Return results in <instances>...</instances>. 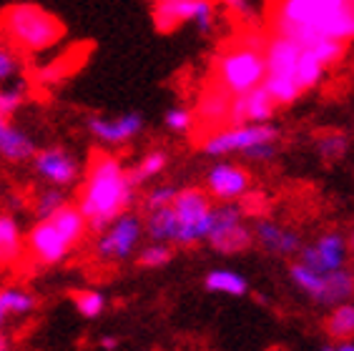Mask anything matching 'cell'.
Returning <instances> with one entry per match:
<instances>
[{"mask_svg": "<svg viewBox=\"0 0 354 351\" xmlns=\"http://www.w3.org/2000/svg\"><path fill=\"white\" fill-rule=\"evenodd\" d=\"M272 33L312 48L322 38L354 41V0H274Z\"/></svg>", "mask_w": 354, "mask_h": 351, "instance_id": "obj_1", "label": "cell"}, {"mask_svg": "<svg viewBox=\"0 0 354 351\" xmlns=\"http://www.w3.org/2000/svg\"><path fill=\"white\" fill-rule=\"evenodd\" d=\"M136 198V186L131 183L129 171L111 153H93L78 191V209L86 216L88 229L101 234L123 211L131 209Z\"/></svg>", "mask_w": 354, "mask_h": 351, "instance_id": "obj_2", "label": "cell"}, {"mask_svg": "<svg viewBox=\"0 0 354 351\" xmlns=\"http://www.w3.org/2000/svg\"><path fill=\"white\" fill-rule=\"evenodd\" d=\"M264 43V35L252 30V28L241 30L236 35V41L226 43L216 53L212 68V81L226 88L232 95L261 86L266 75Z\"/></svg>", "mask_w": 354, "mask_h": 351, "instance_id": "obj_3", "label": "cell"}, {"mask_svg": "<svg viewBox=\"0 0 354 351\" xmlns=\"http://www.w3.org/2000/svg\"><path fill=\"white\" fill-rule=\"evenodd\" d=\"M6 41L18 53H46L66 38V26L38 3H10L0 13Z\"/></svg>", "mask_w": 354, "mask_h": 351, "instance_id": "obj_4", "label": "cell"}, {"mask_svg": "<svg viewBox=\"0 0 354 351\" xmlns=\"http://www.w3.org/2000/svg\"><path fill=\"white\" fill-rule=\"evenodd\" d=\"M301 46L292 38L279 33H272L264 43V61L266 75L261 86L272 95L277 106H289L301 95V88L297 83V61H299Z\"/></svg>", "mask_w": 354, "mask_h": 351, "instance_id": "obj_5", "label": "cell"}, {"mask_svg": "<svg viewBox=\"0 0 354 351\" xmlns=\"http://www.w3.org/2000/svg\"><path fill=\"white\" fill-rule=\"evenodd\" d=\"M171 209L176 214L178 234L176 243L191 246V243L204 241L212 229V201L201 189H184L176 191V196L171 201Z\"/></svg>", "mask_w": 354, "mask_h": 351, "instance_id": "obj_6", "label": "cell"}, {"mask_svg": "<svg viewBox=\"0 0 354 351\" xmlns=\"http://www.w3.org/2000/svg\"><path fill=\"white\" fill-rule=\"evenodd\" d=\"M151 15L161 33H171L184 23H196L201 33H209L216 23V0H158Z\"/></svg>", "mask_w": 354, "mask_h": 351, "instance_id": "obj_7", "label": "cell"}, {"mask_svg": "<svg viewBox=\"0 0 354 351\" xmlns=\"http://www.w3.org/2000/svg\"><path fill=\"white\" fill-rule=\"evenodd\" d=\"M279 131L269 123H239V126H221L204 135L201 149L209 155H226V153H244L252 146L259 143H274Z\"/></svg>", "mask_w": 354, "mask_h": 351, "instance_id": "obj_8", "label": "cell"}, {"mask_svg": "<svg viewBox=\"0 0 354 351\" xmlns=\"http://www.w3.org/2000/svg\"><path fill=\"white\" fill-rule=\"evenodd\" d=\"M141 238L143 221L136 214L123 211L121 216H116L101 231L98 243H95V254H98L101 261H126V258L133 256V251L138 249Z\"/></svg>", "mask_w": 354, "mask_h": 351, "instance_id": "obj_9", "label": "cell"}, {"mask_svg": "<svg viewBox=\"0 0 354 351\" xmlns=\"http://www.w3.org/2000/svg\"><path fill=\"white\" fill-rule=\"evenodd\" d=\"M35 173L41 181L55 189H71L78 178H81V163L71 151L61 149V146H48V149H38L30 158Z\"/></svg>", "mask_w": 354, "mask_h": 351, "instance_id": "obj_10", "label": "cell"}, {"mask_svg": "<svg viewBox=\"0 0 354 351\" xmlns=\"http://www.w3.org/2000/svg\"><path fill=\"white\" fill-rule=\"evenodd\" d=\"M86 129H88V133L93 135L101 146L116 149V146L133 141V138L141 133L143 115L136 113V111L118 113V115H88Z\"/></svg>", "mask_w": 354, "mask_h": 351, "instance_id": "obj_11", "label": "cell"}, {"mask_svg": "<svg viewBox=\"0 0 354 351\" xmlns=\"http://www.w3.org/2000/svg\"><path fill=\"white\" fill-rule=\"evenodd\" d=\"M26 246H28V251L33 254L35 261L46 263V266L66 261V256H68L71 249H73V246L61 236V231L55 229L50 218H38V223L28 231Z\"/></svg>", "mask_w": 354, "mask_h": 351, "instance_id": "obj_12", "label": "cell"}, {"mask_svg": "<svg viewBox=\"0 0 354 351\" xmlns=\"http://www.w3.org/2000/svg\"><path fill=\"white\" fill-rule=\"evenodd\" d=\"M229 106H232V93L221 88L218 83L209 81L196 98V108H194V121L201 131L212 133V131L229 126Z\"/></svg>", "mask_w": 354, "mask_h": 351, "instance_id": "obj_13", "label": "cell"}, {"mask_svg": "<svg viewBox=\"0 0 354 351\" xmlns=\"http://www.w3.org/2000/svg\"><path fill=\"white\" fill-rule=\"evenodd\" d=\"M274 98L266 93L264 86H257L252 91L232 95V106H229V126L239 123H266L274 113Z\"/></svg>", "mask_w": 354, "mask_h": 351, "instance_id": "obj_14", "label": "cell"}, {"mask_svg": "<svg viewBox=\"0 0 354 351\" xmlns=\"http://www.w3.org/2000/svg\"><path fill=\"white\" fill-rule=\"evenodd\" d=\"M249 173H246L241 166H234V163H216L209 173H206V191L209 196L218 198V201H239V198L246 196L249 191Z\"/></svg>", "mask_w": 354, "mask_h": 351, "instance_id": "obj_15", "label": "cell"}, {"mask_svg": "<svg viewBox=\"0 0 354 351\" xmlns=\"http://www.w3.org/2000/svg\"><path fill=\"white\" fill-rule=\"evenodd\" d=\"M344 256H347V243L339 234H327L322 236L314 246H307L301 251V263H307L309 269L327 274V271L342 269L344 266Z\"/></svg>", "mask_w": 354, "mask_h": 351, "instance_id": "obj_16", "label": "cell"}, {"mask_svg": "<svg viewBox=\"0 0 354 351\" xmlns=\"http://www.w3.org/2000/svg\"><path fill=\"white\" fill-rule=\"evenodd\" d=\"M35 151H38L35 141L23 129H18L13 121H6L0 126V158L3 161L26 163L33 158Z\"/></svg>", "mask_w": 354, "mask_h": 351, "instance_id": "obj_17", "label": "cell"}, {"mask_svg": "<svg viewBox=\"0 0 354 351\" xmlns=\"http://www.w3.org/2000/svg\"><path fill=\"white\" fill-rule=\"evenodd\" d=\"M26 251V238H23L21 223L10 214H0V266L21 261Z\"/></svg>", "mask_w": 354, "mask_h": 351, "instance_id": "obj_18", "label": "cell"}, {"mask_svg": "<svg viewBox=\"0 0 354 351\" xmlns=\"http://www.w3.org/2000/svg\"><path fill=\"white\" fill-rule=\"evenodd\" d=\"M35 311V296L26 289H0V329L6 326L10 319H21Z\"/></svg>", "mask_w": 354, "mask_h": 351, "instance_id": "obj_19", "label": "cell"}, {"mask_svg": "<svg viewBox=\"0 0 354 351\" xmlns=\"http://www.w3.org/2000/svg\"><path fill=\"white\" fill-rule=\"evenodd\" d=\"M53 226L61 231V236L75 246V243H81L83 236H86V231H88V223H86V216L81 214V209L75 206V203H66L63 209H58L50 216Z\"/></svg>", "mask_w": 354, "mask_h": 351, "instance_id": "obj_20", "label": "cell"}, {"mask_svg": "<svg viewBox=\"0 0 354 351\" xmlns=\"http://www.w3.org/2000/svg\"><path fill=\"white\" fill-rule=\"evenodd\" d=\"M206 238H209L214 249L221 251V254H236V251L249 249V243H252V231L239 221V223H232V226H224V229L212 231Z\"/></svg>", "mask_w": 354, "mask_h": 351, "instance_id": "obj_21", "label": "cell"}, {"mask_svg": "<svg viewBox=\"0 0 354 351\" xmlns=\"http://www.w3.org/2000/svg\"><path fill=\"white\" fill-rule=\"evenodd\" d=\"M257 238H259V243L264 249L279 251V254H294V251L299 249V236L297 234L279 229L277 223H269V221H259Z\"/></svg>", "mask_w": 354, "mask_h": 351, "instance_id": "obj_22", "label": "cell"}, {"mask_svg": "<svg viewBox=\"0 0 354 351\" xmlns=\"http://www.w3.org/2000/svg\"><path fill=\"white\" fill-rule=\"evenodd\" d=\"M143 231L149 234L153 241H174L176 243V234H178V221H176V214L171 206H164V209H156V211H149V218L143 223Z\"/></svg>", "mask_w": 354, "mask_h": 351, "instance_id": "obj_23", "label": "cell"}, {"mask_svg": "<svg viewBox=\"0 0 354 351\" xmlns=\"http://www.w3.org/2000/svg\"><path fill=\"white\" fill-rule=\"evenodd\" d=\"M354 294V276L347 274L344 269H334L324 274V286H322V294L317 301L322 304H337V301H344Z\"/></svg>", "mask_w": 354, "mask_h": 351, "instance_id": "obj_24", "label": "cell"}, {"mask_svg": "<svg viewBox=\"0 0 354 351\" xmlns=\"http://www.w3.org/2000/svg\"><path fill=\"white\" fill-rule=\"evenodd\" d=\"M166 163H169V155H166V151H149V153L143 155L133 169H129L131 183L138 189V186H143L146 181L156 178V176L166 169Z\"/></svg>", "mask_w": 354, "mask_h": 351, "instance_id": "obj_25", "label": "cell"}, {"mask_svg": "<svg viewBox=\"0 0 354 351\" xmlns=\"http://www.w3.org/2000/svg\"><path fill=\"white\" fill-rule=\"evenodd\" d=\"M206 289L216 291V294H226V296H244L246 278L241 274H236V271L216 269L206 276Z\"/></svg>", "mask_w": 354, "mask_h": 351, "instance_id": "obj_26", "label": "cell"}, {"mask_svg": "<svg viewBox=\"0 0 354 351\" xmlns=\"http://www.w3.org/2000/svg\"><path fill=\"white\" fill-rule=\"evenodd\" d=\"M322 75H324V63L309 48H301L299 61H297V83H299L301 93L317 86L322 81Z\"/></svg>", "mask_w": 354, "mask_h": 351, "instance_id": "obj_27", "label": "cell"}, {"mask_svg": "<svg viewBox=\"0 0 354 351\" xmlns=\"http://www.w3.org/2000/svg\"><path fill=\"white\" fill-rule=\"evenodd\" d=\"M68 203V196H66V189H55V186H48L43 189L33 201V211L38 218H50L58 209H63Z\"/></svg>", "mask_w": 354, "mask_h": 351, "instance_id": "obj_28", "label": "cell"}, {"mask_svg": "<svg viewBox=\"0 0 354 351\" xmlns=\"http://www.w3.org/2000/svg\"><path fill=\"white\" fill-rule=\"evenodd\" d=\"M73 304L83 319H98L106 311V296L95 289H81L73 294Z\"/></svg>", "mask_w": 354, "mask_h": 351, "instance_id": "obj_29", "label": "cell"}, {"mask_svg": "<svg viewBox=\"0 0 354 351\" xmlns=\"http://www.w3.org/2000/svg\"><path fill=\"white\" fill-rule=\"evenodd\" d=\"M21 70H23L21 53H18L8 41L0 38V86L15 81V78L21 75Z\"/></svg>", "mask_w": 354, "mask_h": 351, "instance_id": "obj_30", "label": "cell"}, {"mask_svg": "<svg viewBox=\"0 0 354 351\" xmlns=\"http://www.w3.org/2000/svg\"><path fill=\"white\" fill-rule=\"evenodd\" d=\"M292 278H294V284L299 286L301 291H307L309 296L319 298L322 286H324V274L309 269L307 263H294V266H292Z\"/></svg>", "mask_w": 354, "mask_h": 351, "instance_id": "obj_31", "label": "cell"}, {"mask_svg": "<svg viewBox=\"0 0 354 351\" xmlns=\"http://www.w3.org/2000/svg\"><path fill=\"white\" fill-rule=\"evenodd\" d=\"M26 101H28V91L21 83H15V86H0V111L8 118H13L26 106Z\"/></svg>", "mask_w": 354, "mask_h": 351, "instance_id": "obj_32", "label": "cell"}, {"mask_svg": "<svg viewBox=\"0 0 354 351\" xmlns=\"http://www.w3.org/2000/svg\"><path fill=\"white\" fill-rule=\"evenodd\" d=\"M329 334L332 336H352L354 334V306L342 304L334 309V314L329 316Z\"/></svg>", "mask_w": 354, "mask_h": 351, "instance_id": "obj_33", "label": "cell"}, {"mask_svg": "<svg viewBox=\"0 0 354 351\" xmlns=\"http://www.w3.org/2000/svg\"><path fill=\"white\" fill-rule=\"evenodd\" d=\"M138 261H141V266H146V269H158V266H166V263L171 261L169 243L153 241L151 246L141 249V254H138Z\"/></svg>", "mask_w": 354, "mask_h": 351, "instance_id": "obj_34", "label": "cell"}, {"mask_svg": "<svg viewBox=\"0 0 354 351\" xmlns=\"http://www.w3.org/2000/svg\"><path fill=\"white\" fill-rule=\"evenodd\" d=\"M317 149H319L322 158H327V161H337V158H342L344 151H347V138H344L342 133H337V131H332V133L319 135Z\"/></svg>", "mask_w": 354, "mask_h": 351, "instance_id": "obj_35", "label": "cell"}, {"mask_svg": "<svg viewBox=\"0 0 354 351\" xmlns=\"http://www.w3.org/2000/svg\"><path fill=\"white\" fill-rule=\"evenodd\" d=\"M164 123H166V129L174 131V133H189V131H194V126H196V121H194V111L181 108V106L166 111Z\"/></svg>", "mask_w": 354, "mask_h": 351, "instance_id": "obj_36", "label": "cell"}, {"mask_svg": "<svg viewBox=\"0 0 354 351\" xmlns=\"http://www.w3.org/2000/svg\"><path fill=\"white\" fill-rule=\"evenodd\" d=\"M176 196V189L174 186H156V189H151L146 193V211H156V209H164V206H171Z\"/></svg>", "mask_w": 354, "mask_h": 351, "instance_id": "obj_37", "label": "cell"}, {"mask_svg": "<svg viewBox=\"0 0 354 351\" xmlns=\"http://www.w3.org/2000/svg\"><path fill=\"white\" fill-rule=\"evenodd\" d=\"M216 6H224L229 13H234L241 21H249L252 18V6L249 0H216Z\"/></svg>", "mask_w": 354, "mask_h": 351, "instance_id": "obj_38", "label": "cell"}, {"mask_svg": "<svg viewBox=\"0 0 354 351\" xmlns=\"http://www.w3.org/2000/svg\"><path fill=\"white\" fill-rule=\"evenodd\" d=\"M249 158L254 161H266V158H272L274 155V143H259V146H252L249 151H244Z\"/></svg>", "mask_w": 354, "mask_h": 351, "instance_id": "obj_39", "label": "cell"}, {"mask_svg": "<svg viewBox=\"0 0 354 351\" xmlns=\"http://www.w3.org/2000/svg\"><path fill=\"white\" fill-rule=\"evenodd\" d=\"M101 349H106V351H116V349H118V339H116V336H103V339H101Z\"/></svg>", "mask_w": 354, "mask_h": 351, "instance_id": "obj_40", "label": "cell"}, {"mask_svg": "<svg viewBox=\"0 0 354 351\" xmlns=\"http://www.w3.org/2000/svg\"><path fill=\"white\" fill-rule=\"evenodd\" d=\"M0 351H8V341H6V336L0 334Z\"/></svg>", "mask_w": 354, "mask_h": 351, "instance_id": "obj_41", "label": "cell"}, {"mask_svg": "<svg viewBox=\"0 0 354 351\" xmlns=\"http://www.w3.org/2000/svg\"><path fill=\"white\" fill-rule=\"evenodd\" d=\"M6 121H10V118H8V115L3 113V111H0V126H3V123H6Z\"/></svg>", "mask_w": 354, "mask_h": 351, "instance_id": "obj_42", "label": "cell"}, {"mask_svg": "<svg viewBox=\"0 0 354 351\" xmlns=\"http://www.w3.org/2000/svg\"><path fill=\"white\" fill-rule=\"evenodd\" d=\"M337 351H354V346L347 344V346H342V349H337Z\"/></svg>", "mask_w": 354, "mask_h": 351, "instance_id": "obj_43", "label": "cell"}, {"mask_svg": "<svg viewBox=\"0 0 354 351\" xmlns=\"http://www.w3.org/2000/svg\"><path fill=\"white\" fill-rule=\"evenodd\" d=\"M0 38H3V26H0Z\"/></svg>", "mask_w": 354, "mask_h": 351, "instance_id": "obj_44", "label": "cell"}, {"mask_svg": "<svg viewBox=\"0 0 354 351\" xmlns=\"http://www.w3.org/2000/svg\"><path fill=\"white\" fill-rule=\"evenodd\" d=\"M352 249H354V234H352Z\"/></svg>", "mask_w": 354, "mask_h": 351, "instance_id": "obj_45", "label": "cell"}, {"mask_svg": "<svg viewBox=\"0 0 354 351\" xmlns=\"http://www.w3.org/2000/svg\"><path fill=\"white\" fill-rule=\"evenodd\" d=\"M324 351H337V349H324Z\"/></svg>", "mask_w": 354, "mask_h": 351, "instance_id": "obj_46", "label": "cell"}, {"mask_svg": "<svg viewBox=\"0 0 354 351\" xmlns=\"http://www.w3.org/2000/svg\"><path fill=\"white\" fill-rule=\"evenodd\" d=\"M151 3H158V0H151Z\"/></svg>", "mask_w": 354, "mask_h": 351, "instance_id": "obj_47", "label": "cell"}]
</instances>
